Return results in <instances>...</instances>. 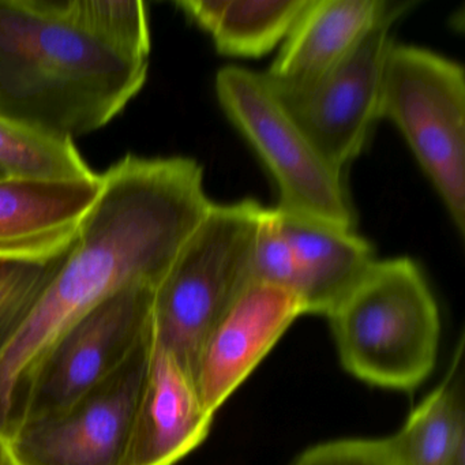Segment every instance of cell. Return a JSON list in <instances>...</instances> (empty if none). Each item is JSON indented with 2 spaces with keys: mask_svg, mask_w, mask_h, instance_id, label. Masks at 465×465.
<instances>
[{
  "mask_svg": "<svg viewBox=\"0 0 465 465\" xmlns=\"http://www.w3.org/2000/svg\"><path fill=\"white\" fill-rule=\"evenodd\" d=\"M309 0H182L176 6L208 32L220 54L261 58L284 42Z\"/></svg>",
  "mask_w": 465,
  "mask_h": 465,
  "instance_id": "obj_16",
  "label": "cell"
},
{
  "mask_svg": "<svg viewBox=\"0 0 465 465\" xmlns=\"http://www.w3.org/2000/svg\"><path fill=\"white\" fill-rule=\"evenodd\" d=\"M151 333L113 374L66 411L7 440L18 465H122L145 378Z\"/></svg>",
  "mask_w": 465,
  "mask_h": 465,
  "instance_id": "obj_9",
  "label": "cell"
},
{
  "mask_svg": "<svg viewBox=\"0 0 465 465\" xmlns=\"http://www.w3.org/2000/svg\"><path fill=\"white\" fill-rule=\"evenodd\" d=\"M100 187V173L85 181L0 179V258L47 260L69 250Z\"/></svg>",
  "mask_w": 465,
  "mask_h": 465,
  "instance_id": "obj_12",
  "label": "cell"
},
{
  "mask_svg": "<svg viewBox=\"0 0 465 465\" xmlns=\"http://www.w3.org/2000/svg\"><path fill=\"white\" fill-rule=\"evenodd\" d=\"M0 171L7 178L85 181L99 173L72 138H59L0 118Z\"/></svg>",
  "mask_w": 465,
  "mask_h": 465,
  "instance_id": "obj_17",
  "label": "cell"
},
{
  "mask_svg": "<svg viewBox=\"0 0 465 465\" xmlns=\"http://www.w3.org/2000/svg\"><path fill=\"white\" fill-rule=\"evenodd\" d=\"M303 314L293 293L250 282L220 318L195 361L193 381L203 405L216 413Z\"/></svg>",
  "mask_w": 465,
  "mask_h": 465,
  "instance_id": "obj_10",
  "label": "cell"
},
{
  "mask_svg": "<svg viewBox=\"0 0 465 465\" xmlns=\"http://www.w3.org/2000/svg\"><path fill=\"white\" fill-rule=\"evenodd\" d=\"M325 317L342 367L363 382L413 391L434 370L440 310L411 258L375 260Z\"/></svg>",
  "mask_w": 465,
  "mask_h": 465,
  "instance_id": "obj_3",
  "label": "cell"
},
{
  "mask_svg": "<svg viewBox=\"0 0 465 465\" xmlns=\"http://www.w3.org/2000/svg\"><path fill=\"white\" fill-rule=\"evenodd\" d=\"M148 69L72 23L61 0H0V118L74 140L114 121Z\"/></svg>",
  "mask_w": 465,
  "mask_h": 465,
  "instance_id": "obj_2",
  "label": "cell"
},
{
  "mask_svg": "<svg viewBox=\"0 0 465 465\" xmlns=\"http://www.w3.org/2000/svg\"><path fill=\"white\" fill-rule=\"evenodd\" d=\"M277 212L295 252L304 312L326 315L377 260L374 247L355 230Z\"/></svg>",
  "mask_w": 465,
  "mask_h": 465,
  "instance_id": "obj_14",
  "label": "cell"
},
{
  "mask_svg": "<svg viewBox=\"0 0 465 465\" xmlns=\"http://www.w3.org/2000/svg\"><path fill=\"white\" fill-rule=\"evenodd\" d=\"M153 292L129 285L78 320L40 363L18 427L59 415L116 371L151 333Z\"/></svg>",
  "mask_w": 465,
  "mask_h": 465,
  "instance_id": "obj_7",
  "label": "cell"
},
{
  "mask_svg": "<svg viewBox=\"0 0 465 465\" xmlns=\"http://www.w3.org/2000/svg\"><path fill=\"white\" fill-rule=\"evenodd\" d=\"M213 418L192 374L152 342L122 465H175L205 440Z\"/></svg>",
  "mask_w": 465,
  "mask_h": 465,
  "instance_id": "obj_11",
  "label": "cell"
},
{
  "mask_svg": "<svg viewBox=\"0 0 465 465\" xmlns=\"http://www.w3.org/2000/svg\"><path fill=\"white\" fill-rule=\"evenodd\" d=\"M382 118L396 124L423 173L465 232V73L418 45H394L386 66Z\"/></svg>",
  "mask_w": 465,
  "mask_h": 465,
  "instance_id": "obj_6",
  "label": "cell"
},
{
  "mask_svg": "<svg viewBox=\"0 0 465 465\" xmlns=\"http://www.w3.org/2000/svg\"><path fill=\"white\" fill-rule=\"evenodd\" d=\"M263 209L250 198L213 203L154 290L152 342L173 353L190 374L220 318L252 282V249Z\"/></svg>",
  "mask_w": 465,
  "mask_h": 465,
  "instance_id": "obj_4",
  "label": "cell"
},
{
  "mask_svg": "<svg viewBox=\"0 0 465 465\" xmlns=\"http://www.w3.org/2000/svg\"><path fill=\"white\" fill-rule=\"evenodd\" d=\"M412 6L401 2L358 47L306 88L276 92L293 121L337 170L344 171L363 151L372 127L382 119V94L393 24Z\"/></svg>",
  "mask_w": 465,
  "mask_h": 465,
  "instance_id": "obj_8",
  "label": "cell"
},
{
  "mask_svg": "<svg viewBox=\"0 0 465 465\" xmlns=\"http://www.w3.org/2000/svg\"><path fill=\"white\" fill-rule=\"evenodd\" d=\"M292 465H394L383 438H347L318 443L296 457Z\"/></svg>",
  "mask_w": 465,
  "mask_h": 465,
  "instance_id": "obj_21",
  "label": "cell"
},
{
  "mask_svg": "<svg viewBox=\"0 0 465 465\" xmlns=\"http://www.w3.org/2000/svg\"><path fill=\"white\" fill-rule=\"evenodd\" d=\"M7 178L6 175H5L4 171H0V179Z\"/></svg>",
  "mask_w": 465,
  "mask_h": 465,
  "instance_id": "obj_23",
  "label": "cell"
},
{
  "mask_svg": "<svg viewBox=\"0 0 465 465\" xmlns=\"http://www.w3.org/2000/svg\"><path fill=\"white\" fill-rule=\"evenodd\" d=\"M0 465H18L17 460L10 450L6 438L0 437Z\"/></svg>",
  "mask_w": 465,
  "mask_h": 465,
  "instance_id": "obj_22",
  "label": "cell"
},
{
  "mask_svg": "<svg viewBox=\"0 0 465 465\" xmlns=\"http://www.w3.org/2000/svg\"><path fill=\"white\" fill-rule=\"evenodd\" d=\"M72 247L47 260L0 258V341L28 314L58 274Z\"/></svg>",
  "mask_w": 465,
  "mask_h": 465,
  "instance_id": "obj_19",
  "label": "cell"
},
{
  "mask_svg": "<svg viewBox=\"0 0 465 465\" xmlns=\"http://www.w3.org/2000/svg\"><path fill=\"white\" fill-rule=\"evenodd\" d=\"M252 279L254 282L282 288L298 298L295 252L282 230L276 208L263 209L261 216L252 249Z\"/></svg>",
  "mask_w": 465,
  "mask_h": 465,
  "instance_id": "obj_20",
  "label": "cell"
},
{
  "mask_svg": "<svg viewBox=\"0 0 465 465\" xmlns=\"http://www.w3.org/2000/svg\"><path fill=\"white\" fill-rule=\"evenodd\" d=\"M462 344L445 380L424 397L399 431L383 438L394 465H464Z\"/></svg>",
  "mask_w": 465,
  "mask_h": 465,
  "instance_id": "obj_15",
  "label": "cell"
},
{
  "mask_svg": "<svg viewBox=\"0 0 465 465\" xmlns=\"http://www.w3.org/2000/svg\"><path fill=\"white\" fill-rule=\"evenodd\" d=\"M66 17L115 50L148 61L152 39L143 2L133 0H61Z\"/></svg>",
  "mask_w": 465,
  "mask_h": 465,
  "instance_id": "obj_18",
  "label": "cell"
},
{
  "mask_svg": "<svg viewBox=\"0 0 465 465\" xmlns=\"http://www.w3.org/2000/svg\"><path fill=\"white\" fill-rule=\"evenodd\" d=\"M225 115L257 152L279 189L277 211L331 227L355 230L356 214L342 171L315 148L266 81L239 66L214 81Z\"/></svg>",
  "mask_w": 465,
  "mask_h": 465,
  "instance_id": "obj_5",
  "label": "cell"
},
{
  "mask_svg": "<svg viewBox=\"0 0 465 465\" xmlns=\"http://www.w3.org/2000/svg\"><path fill=\"white\" fill-rule=\"evenodd\" d=\"M100 176L99 197L58 274L0 341V435L20 419L54 344L116 291L156 290L213 205L190 157L126 154Z\"/></svg>",
  "mask_w": 465,
  "mask_h": 465,
  "instance_id": "obj_1",
  "label": "cell"
},
{
  "mask_svg": "<svg viewBox=\"0 0 465 465\" xmlns=\"http://www.w3.org/2000/svg\"><path fill=\"white\" fill-rule=\"evenodd\" d=\"M401 2L309 0L272 62L266 81L277 92L306 88L347 58Z\"/></svg>",
  "mask_w": 465,
  "mask_h": 465,
  "instance_id": "obj_13",
  "label": "cell"
}]
</instances>
